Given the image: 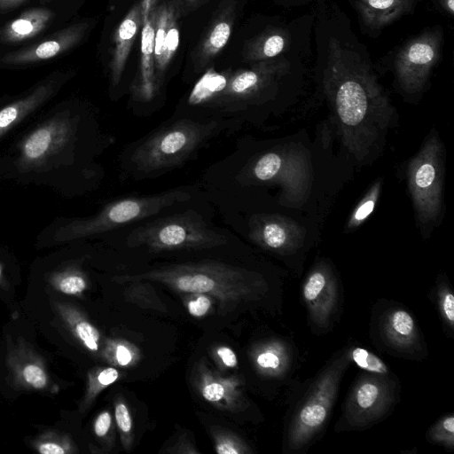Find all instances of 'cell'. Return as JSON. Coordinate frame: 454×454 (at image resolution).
I'll return each instance as SVG.
<instances>
[{
  "instance_id": "6da1fadb",
  "label": "cell",
  "mask_w": 454,
  "mask_h": 454,
  "mask_svg": "<svg viewBox=\"0 0 454 454\" xmlns=\"http://www.w3.org/2000/svg\"><path fill=\"white\" fill-rule=\"evenodd\" d=\"M324 85L343 143L358 160L364 159L389 126V98L370 65L333 37L328 43Z\"/></svg>"
},
{
  "instance_id": "7a4b0ae2",
  "label": "cell",
  "mask_w": 454,
  "mask_h": 454,
  "mask_svg": "<svg viewBox=\"0 0 454 454\" xmlns=\"http://www.w3.org/2000/svg\"><path fill=\"white\" fill-rule=\"evenodd\" d=\"M120 284L135 280L160 283L185 294H206L216 300L222 311L258 299L265 288L262 278L243 268L215 261L172 264L141 273L114 276Z\"/></svg>"
},
{
  "instance_id": "3957f363",
  "label": "cell",
  "mask_w": 454,
  "mask_h": 454,
  "mask_svg": "<svg viewBox=\"0 0 454 454\" xmlns=\"http://www.w3.org/2000/svg\"><path fill=\"white\" fill-rule=\"evenodd\" d=\"M217 122L178 120L163 127L141 142L132 152L135 170L153 175L181 165L217 129Z\"/></svg>"
},
{
  "instance_id": "277c9868",
  "label": "cell",
  "mask_w": 454,
  "mask_h": 454,
  "mask_svg": "<svg viewBox=\"0 0 454 454\" xmlns=\"http://www.w3.org/2000/svg\"><path fill=\"white\" fill-rule=\"evenodd\" d=\"M129 247H146L153 252L207 249L227 243L226 237L210 227L197 215L184 213L159 218L134 229L129 235Z\"/></svg>"
},
{
  "instance_id": "5b68a950",
  "label": "cell",
  "mask_w": 454,
  "mask_h": 454,
  "mask_svg": "<svg viewBox=\"0 0 454 454\" xmlns=\"http://www.w3.org/2000/svg\"><path fill=\"white\" fill-rule=\"evenodd\" d=\"M349 361V352H342L311 385L288 429L287 443L291 450H299L305 446L325 426Z\"/></svg>"
},
{
  "instance_id": "8992f818",
  "label": "cell",
  "mask_w": 454,
  "mask_h": 454,
  "mask_svg": "<svg viewBox=\"0 0 454 454\" xmlns=\"http://www.w3.org/2000/svg\"><path fill=\"white\" fill-rule=\"evenodd\" d=\"M183 190L151 196L126 197L106 204L96 215L74 222L60 230V238L69 239L102 233L157 215L164 208L190 199Z\"/></svg>"
},
{
  "instance_id": "52a82bcc",
  "label": "cell",
  "mask_w": 454,
  "mask_h": 454,
  "mask_svg": "<svg viewBox=\"0 0 454 454\" xmlns=\"http://www.w3.org/2000/svg\"><path fill=\"white\" fill-rule=\"evenodd\" d=\"M442 148L429 138L408 166V181L413 204L422 223L434 221L442 208Z\"/></svg>"
},
{
  "instance_id": "ba28073f",
  "label": "cell",
  "mask_w": 454,
  "mask_h": 454,
  "mask_svg": "<svg viewBox=\"0 0 454 454\" xmlns=\"http://www.w3.org/2000/svg\"><path fill=\"white\" fill-rule=\"evenodd\" d=\"M441 27L424 31L406 43L395 59V72L401 87L410 92L419 91L441 57Z\"/></svg>"
},
{
  "instance_id": "9c48e42d",
  "label": "cell",
  "mask_w": 454,
  "mask_h": 454,
  "mask_svg": "<svg viewBox=\"0 0 454 454\" xmlns=\"http://www.w3.org/2000/svg\"><path fill=\"white\" fill-rule=\"evenodd\" d=\"M395 399V384L386 375L364 374L354 385L345 406V420L356 429L381 419Z\"/></svg>"
},
{
  "instance_id": "30bf717a",
  "label": "cell",
  "mask_w": 454,
  "mask_h": 454,
  "mask_svg": "<svg viewBox=\"0 0 454 454\" xmlns=\"http://www.w3.org/2000/svg\"><path fill=\"white\" fill-rule=\"evenodd\" d=\"M286 59H267L256 63L252 68L235 74L223 90L205 106L231 110L234 103L252 99L272 82L286 74L289 70Z\"/></svg>"
},
{
  "instance_id": "8fae6325",
  "label": "cell",
  "mask_w": 454,
  "mask_h": 454,
  "mask_svg": "<svg viewBox=\"0 0 454 454\" xmlns=\"http://www.w3.org/2000/svg\"><path fill=\"white\" fill-rule=\"evenodd\" d=\"M191 380L198 394L218 410L237 412L247 405L242 380L235 375L223 376L205 358L194 364Z\"/></svg>"
},
{
  "instance_id": "7c38bea8",
  "label": "cell",
  "mask_w": 454,
  "mask_h": 454,
  "mask_svg": "<svg viewBox=\"0 0 454 454\" xmlns=\"http://www.w3.org/2000/svg\"><path fill=\"white\" fill-rule=\"evenodd\" d=\"M141 43L137 74L132 85L134 98L142 102L151 101L160 88L157 82L154 63L155 12L157 0H141Z\"/></svg>"
},
{
  "instance_id": "4fadbf2b",
  "label": "cell",
  "mask_w": 454,
  "mask_h": 454,
  "mask_svg": "<svg viewBox=\"0 0 454 454\" xmlns=\"http://www.w3.org/2000/svg\"><path fill=\"white\" fill-rule=\"evenodd\" d=\"M302 295L310 319L318 327H327L337 301V287L332 271L324 265L315 268L308 276Z\"/></svg>"
},
{
  "instance_id": "5bb4252c",
  "label": "cell",
  "mask_w": 454,
  "mask_h": 454,
  "mask_svg": "<svg viewBox=\"0 0 454 454\" xmlns=\"http://www.w3.org/2000/svg\"><path fill=\"white\" fill-rule=\"evenodd\" d=\"M73 133L69 117L50 121L34 130L24 141L21 160L25 164H36L63 147Z\"/></svg>"
},
{
  "instance_id": "9a60e30c",
  "label": "cell",
  "mask_w": 454,
  "mask_h": 454,
  "mask_svg": "<svg viewBox=\"0 0 454 454\" xmlns=\"http://www.w3.org/2000/svg\"><path fill=\"white\" fill-rule=\"evenodd\" d=\"M88 27L87 22L69 26L39 43L5 55L2 61L11 65H24L56 57L76 45L83 37Z\"/></svg>"
},
{
  "instance_id": "2e32d148",
  "label": "cell",
  "mask_w": 454,
  "mask_h": 454,
  "mask_svg": "<svg viewBox=\"0 0 454 454\" xmlns=\"http://www.w3.org/2000/svg\"><path fill=\"white\" fill-rule=\"evenodd\" d=\"M250 237L265 248L284 251L297 244L300 231L284 218L259 215L252 220Z\"/></svg>"
},
{
  "instance_id": "e0dca14e",
  "label": "cell",
  "mask_w": 454,
  "mask_h": 454,
  "mask_svg": "<svg viewBox=\"0 0 454 454\" xmlns=\"http://www.w3.org/2000/svg\"><path fill=\"white\" fill-rule=\"evenodd\" d=\"M363 25L372 31L380 30L410 13L416 0H353Z\"/></svg>"
},
{
  "instance_id": "ac0fdd59",
  "label": "cell",
  "mask_w": 454,
  "mask_h": 454,
  "mask_svg": "<svg viewBox=\"0 0 454 454\" xmlns=\"http://www.w3.org/2000/svg\"><path fill=\"white\" fill-rule=\"evenodd\" d=\"M141 19L139 2L129 10L116 29L110 62L111 81L114 86L120 82L132 44L141 27Z\"/></svg>"
},
{
  "instance_id": "d6986e66",
  "label": "cell",
  "mask_w": 454,
  "mask_h": 454,
  "mask_svg": "<svg viewBox=\"0 0 454 454\" xmlns=\"http://www.w3.org/2000/svg\"><path fill=\"white\" fill-rule=\"evenodd\" d=\"M53 16L54 13L47 8L27 10L0 29V41L15 43L34 37L45 29Z\"/></svg>"
},
{
  "instance_id": "ffe728a7",
  "label": "cell",
  "mask_w": 454,
  "mask_h": 454,
  "mask_svg": "<svg viewBox=\"0 0 454 454\" xmlns=\"http://www.w3.org/2000/svg\"><path fill=\"white\" fill-rule=\"evenodd\" d=\"M383 335L388 345L399 350H411L419 340L413 317L404 309L387 313L382 325Z\"/></svg>"
},
{
  "instance_id": "44dd1931",
  "label": "cell",
  "mask_w": 454,
  "mask_h": 454,
  "mask_svg": "<svg viewBox=\"0 0 454 454\" xmlns=\"http://www.w3.org/2000/svg\"><path fill=\"white\" fill-rule=\"evenodd\" d=\"M55 90L56 82H48L38 86L27 97L2 108L0 110V137L46 101L54 93Z\"/></svg>"
},
{
  "instance_id": "7402d4cb",
  "label": "cell",
  "mask_w": 454,
  "mask_h": 454,
  "mask_svg": "<svg viewBox=\"0 0 454 454\" xmlns=\"http://www.w3.org/2000/svg\"><path fill=\"white\" fill-rule=\"evenodd\" d=\"M251 359L257 372L268 377L282 375L290 364L287 348L278 340L258 344L251 352Z\"/></svg>"
},
{
  "instance_id": "603a6c76",
  "label": "cell",
  "mask_w": 454,
  "mask_h": 454,
  "mask_svg": "<svg viewBox=\"0 0 454 454\" xmlns=\"http://www.w3.org/2000/svg\"><path fill=\"white\" fill-rule=\"evenodd\" d=\"M57 308L65 324L80 343L88 351L99 355L102 340L98 328L75 307L59 303Z\"/></svg>"
},
{
  "instance_id": "cb8c5ba5",
  "label": "cell",
  "mask_w": 454,
  "mask_h": 454,
  "mask_svg": "<svg viewBox=\"0 0 454 454\" xmlns=\"http://www.w3.org/2000/svg\"><path fill=\"white\" fill-rule=\"evenodd\" d=\"M99 355L111 366L130 368L141 357L139 348L132 342L121 338H106L102 341Z\"/></svg>"
},
{
  "instance_id": "d4e9b609",
  "label": "cell",
  "mask_w": 454,
  "mask_h": 454,
  "mask_svg": "<svg viewBox=\"0 0 454 454\" xmlns=\"http://www.w3.org/2000/svg\"><path fill=\"white\" fill-rule=\"evenodd\" d=\"M173 10L167 3L156 7L153 63L159 87L163 74L169 64L166 57L165 41L169 18Z\"/></svg>"
},
{
  "instance_id": "484cf974",
  "label": "cell",
  "mask_w": 454,
  "mask_h": 454,
  "mask_svg": "<svg viewBox=\"0 0 454 454\" xmlns=\"http://www.w3.org/2000/svg\"><path fill=\"white\" fill-rule=\"evenodd\" d=\"M289 43L288 34L280 28L270 29L258 36L248 50V59L267 60L283 52Z\"/></svg>"
},
{
  "instance_id": "4316f807",
  "label": "cell",
  "mask_w": 454,
  "mask_h": 454,
  "mask_svg": "<svg viewBox=\"0 0 454 454\" xmlns=\"http://www.w3.org/2000/svg\"><path fill=\"white\" fill-rule=\"evenodd\" d=\"M291 167V160L283 153L270 152L260 156L252 168L253 176L259 181L287 180V168Z\"/></svg>"
},
{
  "instance_id": "83f0119b",
  "label": "cell",
  "mask_w": 454,
  "mask_h": 454,
  "mask_svg": "<svg viewBox=\"0 0 454 454\" xmlns=\"http://www.w3.org/2000/svg\"><path fill=\"white\" fill-rule=\"evenodd\" d=\"M123 291L124 299L144 309L166 312L167 307L148 281L135 280L127 282Z\"/></svg>"
},
{
  "instance_id": "f1b7e54d",
  "label": "cell",
  "mask_w": 454,
  "mask_h": 454,
  "mask_svg": "<svg viewBox=\"0 0 454 454\" xmlns=\"http://www.w3.org/2000/svg\"><path fill=\"white\" fill-rule=\"evenodd\" d=\"M121 377V372L114 366L96 367L88 373L87 388L81 403V411L88 409L98 394L114 384Z\"/></svg>"
},
{
  "instance_id": "f546056e",
  "label": "cell",
  "mask_w": 454,
  "mask_h": 454,
  "mask_svg": "<svg viewBox=\"0 0 454 454\" xmlns=\"http://www.w3.org/2000/svg\"><path fill=\"white\" fill-rule=\"evenodd\" d=\"M211 436L218 454H250L249 445L238 434L224 428H213Z\"/></svg>"
},
{
  "instance_id": "4dcf8cb0",
  "label": "cell",
  "mask_w": 454,
  "mask_h": 454,
  "mask_svg": "<svg viewBox=\"0 0 454 454\" xmlns=\"http://www.w3.org/2000/svg\"><path fill=\"white\" fill-rule=\"evenodd\" d=\"M18 380L32 389H44L49 378L42 364L34 359H25L15 368Z\"/></svg>"
},
{
  "instance_id": "1f68e13d",
  "label": "cell",
  "mask_w": 454,
  "mask_h": 454,
  "mask_svg": "<svg viewBox=\"0 0 454 454\" xmlns=\"http://www.w3.org/2000/svg\"><path fill=\"white\" fill-rule=\"evenodd\" d=\"M231 34V20L223 19L216 22L209 31L202 44L201 58L207 61L217 54L229 41Z\"/></svg>"
},
{
  "instance_id": "d6a6232c",
  "label": "cell",
  "mask_w": 454,
  "mask_h": 454,
  "mask_svg": "<svg viewBox=\"0 0 454 454\" xmlns=\"http://www.w3.org/2000/svg\"><path fill=\"white\" fill-rule=\"evenodd\" d=\"M114 419L115 421L123 449L129 451L133 445L134 431L130 411L121 397L114 401Z\"/></svg>"
},
{
  "instance_id": "836d02e7",
  "label": "cell",
  "mask_w": 454,
  "mask_h": 454,
  "mask_svg": "<svg viewBox=\"0 0 454 454\" xmlns=\"http://www.w3.org/2000/svg\"><path fill=\"white\" fill-rule=\"evenodd\" d=\"M51 283L58 291L67 295H81L88 287L86 276L76 269L56 274Z\"/></svg>"
},
{
  "instance_id": "e575fe53",
  "label": "cell",
  "mask_w": 454,
  "mask_h": 454,
  "mask_svg": "<svg viewBox=\"0 0 454 454\" xmlns=\"http://www.w3.org/2000/svg\"><path fill=\"white\" fill-rule=\"evenodd\" d=\"M428 438L433 442L445 448L454 447V417L452 414L440 419L428 431Z\"/></svg>"
},
{
  "instance_id": "d590c367",
  "label": "cell",
  "mask_w": 454,
  "mask_h": 454,
  "mask_svg": "<svg viewBox=\"0 0 454 454\" xmlns=\"http://www.w3.org/2000/svg\"><path fill=\"white\" fill-rule=\"evenodd\" d=\"M349 356L360 368L372 373L387 375L389 372L387 366L380 358L363 348H353Z\"/></svg>"
},
{
  "instance_id": "8d00e7d4",
  "label": "cell",
  "mask_w": 454,
  "mask_h": 454,
  "mask_svg": "<svg viewBox=\"0 0 454 454\" xmlns=\"http://www.w3.org/2000/svg\"><path fill=\"white\" fill-rule=\"evenodd\" d=\"M95 435L111 450L115 442L114 421L112 413L108 411H101L93 423Z\"/></svg>"
},
{
  "instance_id": "74e56055",
  "label": "cell",
  "mask_w": 454,
  "mask_h": 454,
  "mask_svg": "<svg viewBox=\"0 0 454 454\" xmlns=\"http://www.w3.org/2000/svg\"><path fill=\"white\" fill-rule=\"evenodd\" d=\"M35 448L42 454H66L76 451L74 445L67 437L50 434L39 440Z\"/></svg>"
},
{
  "instance_id": "f35d334b",
  "label": "cell",
  "mask_w": 454,
  "mask_h": 454,
  "mask_svg": "<svg viewBox=\"0 0 454 454\" xmlns=\"http://www.w3.org/2000/svg\"><path fill=\"white\" fill-rule=\"evenodd\" d=\"M188 313L194 317H202L208 314L213 307V298L206 294H187L184 299Z\"/></svg>"
},
{
  "instance_id": "ab89813d",
  "label": "cell",
  "mask_w": 454,
  "mask_h": 454,
  "mask_svg": "<svg viewBox=\"0 0 454 454\" xmlns=\"http://www.w3.org/2000/svg\"><path fill=\"white\" fill-rule=\"evenodd\" d=\"M438 306L441 317L446 325L453 329L454 325V296L450 289L445 284L438 288L437 292Z\"/></svg>"
},
{
  "instance_id": "60d3db41",
  "label": "cell",
  "mask_w": 454,
  "mask_h": 454,
  "mask_svg": "<svg viewBox=\"0 0 454 454\" xmlns=\"http://www.w3.org/2000/svg\"><path fill=\"white\" fill-rule=\"evenodd\" d=\"M380 182L372 189L370 194L356 208L349 221V227H356L360 224L373 210L380 192Z\"/></svg>"
},
{
  "instance_id": "b9f144b4",
  "label": "cell",
  "mask_w": 454,
  "mask_h": 454,
  "mask_svg": "<svg viewBox=\"0 0 454 454\" xmlns=\"http://www.w3.org/2000/svg\"><path fill=\"white\" fill-rule=\"evenodd\" d=\"M174 10L171 12L165 41L166 57L169 63L179 46V29Z\"/></svg>"
},
{
  "instance_id": "7bdbcfd3",
  "label": "cell",
  "mask_w": 454,
  "mask_h": 454,
  "mask_svg": "<svg viewBox=\"0 0 454 454\" xmlns=\"http://www.w3.org/2000/svg\"><path fill=\"white\" fill-rule=\"evenodd\" d=\"M212 356L222 369H231L238 365V357L233 349L228 346H216L212 350Z\"/></svg>"
},
{
  "instance_id": "ee69618b",
  "label": "cell",
  "mask_w": 454,
  "mask_h": 454,
  "mask_svg": "<svg viewBox=\"0 0 454 454\" xmlns=\"http://www.w3.org/2000/svg\"><path fill=\"white\" fill-rule=\"evenodd\" d=\"M167 453L172 454H199L200 451L197 449L194 443L187 436L186 434H183L177 439V441L168 449L165 450Z\"/></svg>"
},
{
  "instance_id": "f6af8a7d",
  "label": "cell",
  "mask_w": 454,
  "mask_h": 454,
  "mask_svg": "<svg viewBox=\"0 0 454 454\" xmlns=\"http://www.w3.org/2000/svg\"><path fill=\"white\" fill-rule=\"evenodd\" d=\"M26 0H0V9H11L16 7Z\"/></svg>"
},
{
  "instance_id": "bcb514c9",
  "label": "cell",
  "mask_w": 454,
  "mask_h": 454,
  "mask_svg": "<svg viewBox=\"0 0 454 454\" xmlns=\"http://www.w3.org/2000/svg\"><path fill=\"white\" fill-rule=\"evenodd\" d=\"M442 6L445 11L452 15L454 12V0H441Z\"/></svg>"
},
{
  "instance_id": "7dc6e473",
  "label": "cell",
  "mask_w": 454,
  "mask_h": 454,
  "mask_svg": "<svg viewBox=\"0 0 454 454\" xmlns=\"http://www.w3.org/2000/svg\"><path fill=\"white\" fill-rule=\"evenodd\" d=\"M2 273H3V270H2V268H1V266H0V278H1V276H2Z\"/></svg>"
},
{
  "instance_id": "c3c4849f",
  "label": "cell",
  "mask_w": 454,
  "mask_h": 454,
  "mask_svg": "<svg viewBox=\"0 0 454 454\" xmlns=\"http://www.w3.org/2000/svg\"><path fill=\"white\" fill-rule=\"evenodd\" d=\"M189 1H192V0H189Z\"/></svg>"
}]
</instances>
